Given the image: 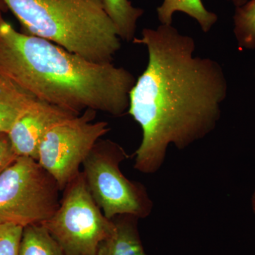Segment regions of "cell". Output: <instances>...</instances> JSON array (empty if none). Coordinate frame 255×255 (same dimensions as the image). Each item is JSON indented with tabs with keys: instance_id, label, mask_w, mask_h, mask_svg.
<instances>
[{
	"instance_id": "cell-1",
	"label": "cell",
	"mask_w": 255,
	"mask_h": 255,
	"mask_svg": "<svg viewBox=\"0 0 255 255\" xmlns=\"http://www.w3.org/2000/svg\"><path fill=\"white\" fill-rule=\"evenodd\" d=\"M132 42L148 53L147 67L129 92L128 113L142 130L134 168L153 174L169 145L184 150L214 131L227 97V80L217 61L194 56V38L172 25L144 28Z\"/></svg>"
},
{
	"instance_id": "cell-2",
	"label": "cell",
	"mask_w": 255,
	"mask_h": 255,
	"mask_svg": "<svg viewBox=\"0 0 255 255\" xmlns=\"http://www.w3.org/2000/svg\"><path fill=\"white\" fill-rule=\"evenodd\" d=\"M0 75L37 100L76 115L87 110L124 115L136 81L127 69L90 61L6 21L0 26Z\"/></svg>"
},
{
	"instance_id": "cell-3",
	"label": "cell",
	"mask_w": 255,
	"mask_h": 255,
	"mask_svg": "<svg viewBox=\"0 0 255 255\" xmlns=\"http://www.w3.org/2000/svg\"><path fill=\"white\" fill-rule=\"evenodd\" d=\"M22 33L97 63H112L121 39L103 0H3Z\"/></svg>"
},
{
	"instance_id": "cell-4",
	"label": "cell",
	"mask_w": 255,
	"mask_h": 255,
	"mask_svg": "<svg viewBox=\"0 0 255 255\" xmlns=\"http://www.w3.org/2000/svg\"><path fill=\"white\" fill-rule=\"evenodd\" d=\"M128 157L117 142L101 138L82 164L87 188L96 204L110 220L119 215L145 219L153 209L145 186L128 179L121 170V163Z\"/></svg>"
},
{
	"instance_id": "cell-5",
	"label": "cell",
	"mask_w": 255,
	"mask_h": 255,
	"mask_svg": "<svg viewBox=\"0 0 255 255\" xmlns=\"http://www.w3.org/2000/svg\"><path fill=\"white\" fill-rule=\"evenodd\" d=\"M60 191L38 161L16 157L0 174V224L24 228L46 222L59 208Z\"/></svg>"
},
{
	"instance_id": "cell-6",
	"label": "cell",
	"mask_w": 255,
	"mask_h": 255,
	"mask_svg": "<svg viewBox=\"0 0 255 255\" xmlns=\"http://www.w3.org/2000/svg\"><path fill=\"white\" fill-rule=\"evenodd\" d=\"M63 191L59 208L42 225L65 255H97L100 243L115 230L113 220L107 219L96 204L82 172Z\"/></svg>"
},
{
	"instance_id": "cell-7",
	"label": "cell",
	"mask_w": 255,
	"mask_h": 255,
	"mask_svg": "<svg viewBox=\"0 0 255 255\" xmlns=\"http://www.w3.org/2000/svg\"><path fill=\"white\" fill-rule=\"evenodd\" d=\"M97 112L85 111L55 124L45 134L38 162L58 183L60 190L80 173L96 142L110 130L106 122H94Z\"/></svg>"
},
{
	"instance_id": "cell-8",
	"label": "cell",
	"mask_w": 255,
	"mask_h": 255,
	"mask_svg": "<svg viewBox=\"0 0 255 255\" xmlns=\"http://www.w3.org/2000/svg\"><path fill=\"white\" fill-rule=\"evenodd\" d=\"M73 116L77 115L36 99L7 133L14 153L38 161V148L45 134L55 124Z\"/></svg>"
},
{
	"instance_id": "cell-9",
	"label": "cell",
	"mask_w": 255,
	"mask_h": 255,
	"mask_svg": "<svg viewBox=\"0 0 255 255\" xmlns=\"http://www.w3.org/2000/svg\"><path fill=\"white\" fill-rule=\"evenodd\" d=\"M138 219L131 215L114 217L115 230L100 243L97 255H146L137 229Z\"/></svg>"
},
{
	"instance_id": "cell-10",
	"label": "cell",
	"mask_w": 255,
	"mask_h": 255,
	"mask_svg": "<svg viewBox=\"0 0 255 255\" xmlns=\"http://www.w3.org/2000/svg\"><path fill=\"white\" fill-rule=\"evenodd\" d=\"M36 100L31 94L0 75V133H8L18 117Z\"/></svg>"
},
{
	"instance_id": "cell-11",
	"label": "cell",
	"mask_w": 255,
	"mask_h": 255,
	"mask_svg": "<svg viewBox=\"0 0 255 255\" xmlns=\"http://www.w3.org/2000/svg\"><path fill=\"white\" fill-rule=\"evenodd\" d=\"M178 11L194 18L205 33L218 21L217 14L206 9L201 0H163L157 8V17L161 24L172 25L173 15Z\"/></svg>"
},
{
	"instance_id": "cell-12",
	"label": "cell",
	"mask_w": 255,
	"mask_h": 255,
	"mask_svg": "<svg viewBox=\"0 0 255 255\" xmlns=\"http://www.w3.org/2000/svg\"><path fill=\"white\" fill-rule=\"evenodd\" d=\"M103 2L120 39L133 41L137 21L143 14L144 10L135 7L130 0H103Z\"/></svg>"
},
{
	"instance_id": "cell-13",
	"label": "cell",
	"mask_w": 255,
	"mask_h": 255,
	"mask_svg": "<svg viewBox=\"0 0 255 255\" xmlns=\"http://www.w3.org/2000/svg\"><path fill=\"white\" fill-rule=\"evenodd\" d=\"M19 255H65L56 241L42 224L23 228Z\"/></svg>"
},
{
	"instance_id": "cell-14",
	"label": "cell",
	"mask_w": 255,
	"mask_h": 255,
	"mask_svg": "<svg viewBox=\"0 0 255 255\" xmlns=\"http://www.w3.org/2000/svg\"><path fill=\"white\" fill-rule=\"evenodd\" d=\"M234 33L238 45L247 49L255 48V0L236 6L233 16Z\"/></svg>"
},
{
	"instance_id": "cell-15",
	"label": "cell",
	"mask_w": 255,
	"mask_h": 255,
	"mask_svg": "<svg viewBox=\"0 0 255 255\" xmlns=\"http://www.w3.org/2000/svg\"><path fill=\"white\" fill-rule=\"evenodd\" d=\"M23 230L11 223L0 224V255H19Z\"/></svg>"
},
{
	"instance_id": "cell-16",
	"label": "cell",
	"mask_w": 255,
	"mask_h": 255,
	"mask_svg": "<svg viewBox=\"0 0 255 255\" xmlns=\"http://www.w3.org/2000/svg\"><path fill=\"white\" fill-rule=\"evenodd\" d=\"M17 157L11 147L7 133H0V174Z\"/></svg>"
},
{
	"instance_id": "cell-17",
	"label": "cell",
	"mask_w": 255,
	"mask_h": 255,
	"mask_svg": "<svg viewBox=\"0 0 255 255\" xmlns=\"http://www.w3.org/2000/svg\"><path fill=\"white\" fill-rule=\"evenodd\" d=\"M8 10L9 9H8L7 6H6L4 1H3V0H0V26H1V23L5 21L4 17H3V14L6 13Z\"/></svg>"
},
{
	"instance_id": "cell-18",
	"label": "cell",
	"mask_w": 255,
	"mask_h": 255,
	"mask_svg": "<svg viewBox=\"0 0 255 255\" xmlns=\"http://www.w3.org/2000/svg\"><path fill=\"white\" fill-rule=\"evenodd\" d=\"M228 1H231V2H233L236 6H239L244 4L248 0H228Z\"/></svg>"
},
{
	"instance_id": "cell-19",
	"label": "cell",
	"mask_w": 255,
	"mask_h": 255,
	"mask_svg": "<svg viewBox=\"0 0 255 255\" xmlns=\"http://www.w3.org/2000/svg\"><path fill=\"white\" fill-rule=\"evenodd\" d=\"M251 205L253 212H254V214H255V188L251 197Z\"/></svg>"
}]
</instances>
